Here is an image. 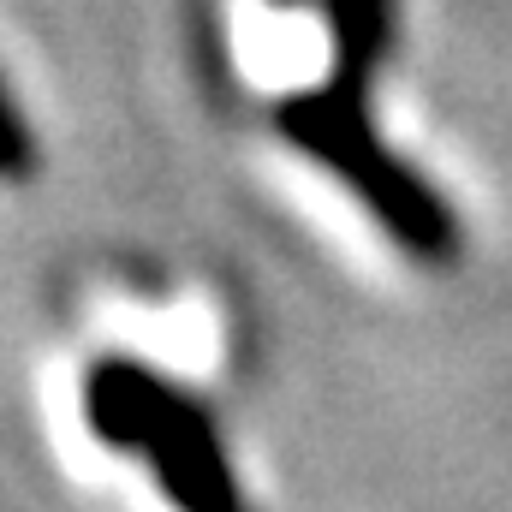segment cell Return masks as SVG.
<instances>
[{
  "instance_id": "1",
  "label": "cell",
  "mask_w": 512,
  "mask_h": 512,
  "mask_svg": "<svg viewBox=\"0 0 512 512\" xmlns=\"http://www.w3.org/2000/svg\"><path fill=\"white\" fill-rule=\"evenodd\" d=\"M370 84L376 78H364V72H334L322 90L286 96L274 108V126L316 167H328L411 262L447 268L459 256V221H453L447 197L382 143V131L370 120Z\"/></svg>"
},
{
  "instance_id": "2",
  "label": "cell",
  "mask_w": 512,
  "mask_h": 512,
  "mask_svg": "<svg viewBox=\"0 0 512 512\" xmlns=\"http://www.w3.org/2000/svg\"><path fill=\"white\" fill-rule=\"evenodd\" d=\"M84 423L114 453L143 459L173 512H245L215 417L167 376L131 358H102L84 376Z\"/></svg>"
},
{
  "instance_id": "3",
  "label": "cell",
  "mask_w": 512,
  "mask_h": 512,
  "mask_svg": "<svg viewBox=\"0 0 512 512\" xmlns=\"http://www.w3.org/2000/svg\"><path fill=\"white\" fill-rule=\"evenodd\" d=\"M393 18L399 0H328V42H334V72H364L376 78L393 48Z\"/></svg>"
},
{
  "instance_id": "4",
  "label": "cell",
  "mask_w": 512,
  "mask_h": 512,
  "mask_svg": "<svg viewBox=\"0 0 512 512\" xmlns=\"http://www.w3.org/2000/svg\"><path fill=\"white\" fill-rule=\"evenodd\" d=\"M30 173H36V137H30L6 78H0V179L12 185V179H30Z\"/></svg>"
},
{
  "instance_id": "5",
  "label": "cell",
  "mask_w": 512,
  "mask_h": 512,
  "mask_svg": "<svg viewBox=\"0 0 512 512\" xmlns=\"http://www.w3.org/2000/svg\"><path fill=\"white\" fill-rule=\"evenodd\" d=\"M268 6H298V0H268Z\"/></svg>"
}]
</instances>
